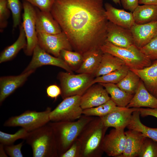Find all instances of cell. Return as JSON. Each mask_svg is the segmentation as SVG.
<instances>
[{
  "mask_svg": "<svg viewBox=\"0 0 157 157\" xmlns=\"http://www.w3.org/2000/svg\"><path fill=\"white\" fill-rule=\"evenodd\" d=\"M50 12L75 51L83 54L106 42L103 0H55Z\"/></svg>",
  "mask_w": 157,
  "mask_h": 157,
  "instance_id": "obj_1",
  "label": "cell"
},
{
  "mask_svg": "<svg viewBox=\"0 0 157 157\" xmlns=\"http://www.w3.org/2000/svg\"><path fill=\"white\" fill-rule=\"evenodd\" d=\"M108 128L98 117L87 124L77 138L81 144V157L102 156L103 140Z\"/></svg>",
  "mask_w": 157,
  "mask_h": 157,
  "instance_id": "obj_2",
  "label": "cell"
},
{
  "mask_svg": "<svg viewBox=\"0 0 157 157\" xmlns=\"http://www.w3.org/2000/svg\"><path fill=\"white\" fill-rule=\"evenodd\" d=\"M94 117L83 114L76 121L51 122L48 123L54 136L58 157L69 149L85 126Z\"/></svg>",
  "mask_w": 157,
  "mask_h": 157,
  "instance_id": "obj_3",
  "label": "cell"
},
{
  "mask_svg": "<svg viewBox=\"0 0 157 157\" xmlns=\"http://www.w3.org/2000/svg\"><path fill=\"white\" fill-rule=\"evenodd\" d=\"M25 140L32 149L33 157H58L54 136L48 124L28 132Z\"/></svg>",
  "mask_w": 157,
  "mask_h": 157,
  "instance_id": "obj_4",
  "label": "cell"
},
{
  "mask_svg": "<svg viewBox=\"0 0 157 157\" xmlns=\"http://www.w3.org/2000/svg\"><path fill=\"white\" fill-rule=\"evenodd\" d=\"M103 53H108L122 60L129 69H141L152 64L147 58L134 45L129 47H120L108 41L100 47Z\"/></svg>",
  "mask_w": 157,
  "mask_h": 157,
  "instance_id": "obj_5",
  "label": "cell"
},
{
  "mask_svg": "<svg viewBox=\"0 0 157 157\" xmlns=\"http://www.w3.org/2000/svg\"><path fill=\"white\" fill-rule=\"evenodd\" d=\"M94 75L85 73L73 74L67 72L58 74L61 90V96L64 99L74 96L82 95L91 86Z\"/></svg>",
  "mask_w": 157,
  "mask_h": 157,
  "instance_id": "obj_6",
  "label": "cell"
},
{
  "mask_svg": "<svg viewBox=\"0 0 157 157\" xmlns=\"http://www.w3.org/2000/svg\"><path fill=\"white\" fill-rule=\"evenodd\" d=\"M51 111V108L49 107L40 112L26 110L19 115L10 117L5 122L3 126H19L28 132H31L47 124L50 121L49 114Z\"/></svg>",
  "mask_w": 157,
  "mask_h": 157,
  "instance_id": "obj_7",
  "label": "cell"
},
{
  "mask_svg": "<svg viewBox=\"0 0 157 157\" xmlns=\"http://www.w3.org/2000/svg\"><path fill=\"white\" fill-rule=\"evenodd\" d=\"M81 96L69 97L63 99L49 114L50 121H73L83 115L80 105Z\"/></svg>",
  "mask_w": 157,
  "mask_h": 157,
  "instance_id": "obj_8",
  "label": "cell"
},
{
  "mask_svg": "<svg viewBox=\"0 0 157 157\" xmlns=\"http://www.w3.org/2000/svg\"><path fill=\"white\" fill-rule=\"evenodd\" d=\"M22 4L24 13L22 24L27 41V44L24 51L26 55L30 56L32 55L35 48L38 44L35 26V7L26 1H23Z\"/></svg>",
  "mask_w": 157,
  "mask_h": 157,
  "instance_id": "obj_9",
  "label": "cell"
},
{
  "mask_svg": "<svg viewBox=\"0 0 157 157\" xmlns=\"http://www.w3.org/2000/svg\"><path fill=\"white\" fill-rule=\"evenodd\" d=\"M38 44L48 53L58 58L64 49L72 51L70 43L63 31L56 34L37 33Z\"/></svg>",
  "mask_w": 157,
  "mask_h": 157,
  "instance_id": "obj_10",
  "label": "cell"
},
{
  "mask_svg": "<svg viewBox=\"0 0 157 157\" xmlns=\"http://www.w3.org/2000/svg\"><path fill=\"white\" fill-rule=\"evenodd\" d=\"M31 61L23 72L35 70L42 66L50 65L63 69L67 72L73 73L72 70L61 58L52 56L42 49L38 44L35 48Z\"/></svg>",
  "mask_w": 157,
  "mask_h": 157,
  "instance_id": "obj_11",
  "label": "cell"
},
{
  "mask_svg": "<svg viewBox=\"0 0 157 157\" xmlns=\"http://www.w3.org/2000/svg\"><path fill=\"white\" fill-rule=\"evenodd\" d=\"M126 136L124 129H113L104 138L103 149L109 156L119 157L125 148Z\"/></svg>",
  "mask_w": 157,
  "mask_h": 157,
  "instance_id": "obj_12",
  "label": "cell"
},
{
  "mask_svg": "<svg viewBox=\"0 0 157 157\" xmlns=\"http://www.w3.org/2000/svg\"><path fill=\"white\" fill-rule=\"evenodd\" d=\"M110 99L104 87L98 83L91 86L81 96L80 105L83 110L97 106Z\"/></svg>",
  "mask_w": 157,
  "mask_h": 157,
  "instance_id": "obj_13",
  "label": "cell"
},
{
  "mask_svg": "<svg viewBox=\"0 0 157 157\" xmlns=\"http://www.w3.org/2000/svg\"><path fill=\"white\" fill-rule=\"evenodd\" d=\"M138 108L120 107L107 115L100 117L105 126L118 129H124L129 124L133 112Z\"/></svg>",
  "mask_w": 157,
  "mask_h": 157,
  "instance_id": "obj_14",
  "label": "cell"
},
{
  "mask_svg": "<svg viewBox=\"0 0 157 157\" xmlns=\"http://www.w3.org/2000/svg\"><path fill=\"white\" fill-rule=\"evenodd\" d=\"M106 41L122 47H129L134 45L133 36L130 29L109 21L107 28Z\"/></svg>",
  "mask_w": 157,
  "mask_h": 157,
  "instance_id": "obj_15",
  "label": "cell"
},
{
  "mask_svg": "<svg viewBox=\"0 0 157 157\" xmlns=\"http://www.w3.org/2000/svg\"><path fill=\"white\" fill-rule=\"evenodd\" d=\"M130 30L134 45L140 49L149 42L157 34V21L142 24H135Z\"/></svg>",
  "mask_w": 157,
  "mask_h": 157,
  "instance_id": "obj_16",
  "label": "cell"
},
{
  "mask_svg": "<svg viewBox=\"0 0 157 157\" xmlns=\"http://www.w3.org/2000/svg\"><path fill=\"white\" fill-rule=\"evenodd\" d=\"M35 70L22 72L17 76H7L0 78V104L2 102L17 89L22 86Z\"/></svg>",
  "mask_w": 157,
  "mask_h": 157,
  "instance_id": "obj_17",
  "label": "cell"
},
{
  "mask_svg": "<svg viewBox=\"0 0 157 157\" xmlns=\"http://www.w3.org/2000/svg\"><path fill=\"white\" fill-rule=\"evenodd\" d=\"M36 29L37 33L56 34L62 31L59 24L50 12L40 10L35 7Z\"/></svg>",
  "mask_w": 157,
  "mask_h": 157,
  "instance_id": "obj_18",
  "label": "cell"
},
{
  "mask_svg": "<svg viewBox=\"0 0 157 157\" xmlns=\"http://www.w3.org/2000/svg\"><path fill=\"white\" fill-rule=\"evenodd\" d=\"M107 19L113 24L130 29L135 24L132 12L118 9L108 3L104 5Z\"/></svg>",
  "mask_w": 157,
  "mask_h": 157,
  "instance_id": "obj_19",
  "label": "cell"
},
{
  "mask_svg": "<svg viewBox=\"0 0 157 157\" xmlns=\"http://www.w3.org/2000/svg\"><path fill=\"white\" fill-rule=\"evenodd\" d=\"M126 144L123 153L119 157H138L146 137L141 132L131 129L125 132Z\"/></svg>",
  "mask_w": 157,
  "mask_h": 157,
  "instance_id": "obj_20",
  "label": "cell"
},
{
  "mask_svg": "<svg viewBox=\"0 0 157 157\" xmlns=\"http://www.w3.org/2000/svg\"><path fill=\"white\" fill-rule=\"evenodd\" d=\"M126 107L157 108V99L149 92L140 79L133 97Z\"/></svg>",
  "mask_w": 157,
  "mask_h": 157,
  "instance_id": "obj_21",
  "label": "cell"
},
{
  "mask_svg": "<svg viewBox=\"0 0 157 157\" xmlns=\"http://www.w3.org/2000/svg\"><path fill=\"white\" fill-rule=\"evenodd\" d=\"M130 69L139 76L149 92L157 99V60L143 69Z\"/></svg>",
  "mask_w": 157,
  "mask_h": 157,
  "instance_id": "obj_22",
  "label": "cell"
},
{
  "mask_svg": "<svg viewBox=\"0 0 157 157\" xmlns=\"http://www.w3.org/2000/svg\"><path fill=\"white\" fill-rule=\"evenodd\" d=\"M103 53L100 48L94 49L83 53L82 63L75 72L78 74L85 73L94 76L99 66Z\"/></svg>",
  "mask_w": 157,
  "mask_h": 157,
  "instance_id": "obj_23",
  "label": "cell"
},
{
  "mask_svg": "<svg viewBox=\"0 0 157 157\" xmlns=\"http://www.w3.org/2000/svg\"><path fill=\"white\" fill-rule=\"evenodd\" d=\"M27 41L22 25L20 26L19 36L17 40L12 44L5 48L1 53L0 63L12 60L22 49H25Z\"/></svg>",
  "mask_w": 157,
  "mask_h": 157,
  "instance_id": "obj_24",
  "label": "cell"
},
{
  "mask_svg": "<svg viewBox=\"0 0 157 157\" xmlns=\"http://www.w3.org/2000/svg\"><path fill=\"white\" fill-rule=\"evenodd\" d=\"M105 88L111 99L117 106L126 107L134 94L126 92L120 89L116 84L112 83H99Z\"/></svg>",
  "mask_w": 157,
  "mask_h": 157,
  "instance_id": "obj_25",
  "label": "cell"
},
{
  "mask_svg": "<svg viewBox=\"0 0 157 157\" xmlns=\"http://www.w3.org/2000/svg\"><path fill=\"white\" fill-rule=\"evenodd\" d=\"M126 65L119 58L108 53H103L94 77L102 76L119 69Z\"/></svg>",
  "mask_w": 157,
  "mask_h": 157,
  "instance_id": "obj_26",
  "label": "cell"
},
{
  "mask_svg": "<svg viewBox=\"0 0 157 157\" xmlns=\"http://www.w3.org/2000/svg\"><path fill=\"white\" fill-rule=\"evenodd\" d=\"M135 23L142 24L157 21V6L138 5L132 13Z\"/></svg>",
  "mask_w": 157,
  "mask_h": 157,
  "instance_id": "obj_27",
  "label": "cell"
},
{
  "mask_svg": "<svg viewBox=\"0 0 157 157\" xmlns=\"http://www.w3.org/2000/svg\"><path fill=\"white\" fill-rule=\"evenodd\" d=\"M140 112L138 109L134 111L131 120L126 127L128 129L139 131L146 137L157 141V128H150L143 124L140 120Z\"/></svg>",
  "mask_w": 157,
  "mask_h": 157,
  "instance_id": "obj_28",
  "label": "cell"
},
{
  "mask_svg": "<svg viewBox=\"0 0 157 157\" xmlns=\"http://www.w3.org/2000/svg\"><path fill=\"white\" fill-rule=\"evenodd\" d=\"M129 69L126 65L121 68L107 74L95 77L91 85L95 83H112L117 84L127 74Z\"/></svg>",
  "mask_w": 157,
  "mask_h": 157,
  "instance_id": "obj_29",
  "label": "cell"
},
{
  "mask_svg": "<svg viewBox=\"0 0 157 157\" xmlns=\"http://www.w3.org/2000/svg\"><path fill=\"white\" fill-rule=\"evenodd\" d=\"M140 80L139 76L129 69L126 75L116 85L123 91L134 94Z\"/></svg>",
  "mask_w": 157,
  "mask_h": 157,
  "instance_id": "obj_30",
  "label": "cell"
},
{
  "mask_svg": "<svg viewBox=\"0 0 157 157\" xmlns=\"http://www.w3.org/2000/svg\"><path fill=\"white\" fill-rule=\"evenodd\" d=\"M120 107L117 106L110 99L97 106L83 110V114L88 116L101 117L119 109Z\"/></svg>",
  "mask_w": 157,
  "mask_h": 157,
  "instance_id": "obj_31",
  "label": "cell"
},
{
  "mask_svg": "<svg viewBox=\"0 0 157 157\" xmlns=\"http://www.w3.org/2000/svg\"><path fill=\"white\" fill-rule=\"evenodd\" d=\"M60 58L75 71L81 66L83 59V54L76 51L64 49L60 53Z\"/></svg>",
  "mask_w": 157,
  "mask_h": 157,
  "instance_id": "obj_32",
  "label": "cell"
},
{
  "mask_svg": "<svg viewBox=\"0 0 157 157\" xmlns=\"http://www.w3.org/2000/svg\"><path fill=\"white\" fill-rule=\"evenodd\" d=\"M28 132L24 129L22 128L13 134L8 133L0 131V142L5 145L13 144L17 140L19 139L25 140Z\"/></svg>",
  "mask_w": 157,
  "mask_h": 157,
  "instance_id": "obj_33",
  "label": "cell"
},
{
  "mask_svg": "<svg viewBox=\"0 0 157 157\" xmlns=\"http://www.w3.org/2000/svg\"><path fill=\"white\" fill-rule=\"evenodd\" d=\"M8 6L12 15L14 28L19 25L21 22L22 5L20 0H7Z\"/></svg>",
  "mask_w": 157,
  "mask_h": 157,
  "instance_id": "obj_34",
  "label": "cell"
},
{
  "mask_svg": "<svg viewBox=\"0 0 157 157\" xmlns=\"http://www.w3.org/2000/svg\"><path fill=\"white\" fill-rule=\"evenodd\" d=\"M139 157H157V141L146 137Z\"/></svg>",
  "mask_w": 157,
  "mask_h": 157,
  "instance_id": "obj_35",
  "label": "cell"
},
{
  "mask_svg": "<svg viewBox=\"0 0 157 157\" xmlns=\"http://www.w3.org/2000/svg\"><path fill=\"white\" fill-rule=\"evenodd\" d=\"M140 50L151 61L157 60V34L149 42Z\"/></svg>",
  "mask_w": 157,
  "mask_h": 157,
  "instance_id": "obj_36",
  "label": "cell"
},
{
  "mask_svg": "<svg viewBox=\"0 0 157 157\" xmlns=\"http://www.w3.org/2000/svg\"><path fill=\"white\" fill-rule=\"evenodd\" d=\"M10 14L8 8L7 0H0V31L6 28L8 24L7 20Z\"/></svg>",
  "mask_w": 157,
  "mask_h": 157,
  "instance_id": "obj_37",
  "label": "cell"
},
{
  "mask_svg": "<svg viewBox=\"0 0 157 157\" xmlns=\"http://www.w3.org/2000/svg\"><path fill=\"white\" fill-rule=\"evenodd\" d=\"M81 143L77 138L69 149L60 157H81Z\"/></svg>",
  "mask_w": 157,
  "mask_h": 157,
  "instance_id": "obj_38",
  "label": "cell"
},
{
  "mask_svg": "<svg viewBox=\"0 0 157 157\" xmlns=\"http://www.w3.org/2000/svg\"><path fill=\"white\" fill-rule=\"evenodd\" d=\"M27 1L40 10L50 12L55 0H22Z\"/></svg>",
  "mask_w": 157,
  "mask_h": 157,
  "instance_id": "obj_39",
  "label": "cell"
},
{
  "mask_svg": "<svg viewBox=\"0 0 157 157\" xmlns=\"http://www.w3.org/2000/svg\"><path fill=\"white\" fill-rule=\"evenodd\" d=\"M23 142L16 145L13 144L4 145V148L7 155L10 157H23L21 149L23 145Z\"/></svg>",
  "mask_w": 157,
  "mask_h": 157,
  "instance_id": "obj_40",
  "label": "cell"
},
{
  "mask_svg": "<svg viewBox=\"0 0 157 157\" xmlns=\"http://www.w3.org/2000/svg\"><path fill=\"white\" fill-rule=\"evenodd\" d=\"M46 93L49 97L56 99L59 96L61 95V89L57 85H50L47 88Z\"/></svg>",
  "mask_w": 157,
  "mask_h": 157,
  "instance_id": "obj_41",
  "label": "cell"
},
{
  "mask_svg": "<svg viewBox=\"0 0 157 157\" xmlns=\"http://www.w3.org/2000/svg\"><path fill=\"white\" fill-rule=\"evenodd\" d=\"M139 0H120L121 3L125 9L133 13L139 5Z\"/></svg>",
  "mask_w": 157,
  "mask_h": 157,
  "instance_id": "obj_42",
  "label": "cell"
},
{
  "mask_svg": "<svg viewBox=\"0 0 157 157\" xmlns=\"http://www.w3.org/2000/svg\"><path fill=\"white\" fill-rule=\"evenodd\" d=\"M140 115L143 117L148 116H151L157 118V108H138Z\"/></svg>",
  "mask_w": 157,
  "mask_h": 157,
  "instance_id": "obj_43",
  "label": "cell"
},
{
  "mask_svg": "<svg viewBox=\"0 0 157 157\" xmlns=\"http://www.w3.org/2000/svg\"><path fill=\"white\" fill-rule=\"evenodd\" d=\"M139 3L157 6V0H139Z\"/></svg>",
  "mask_w": 157,
  "mask_h": 157,
  "instance_id": "obj_44",
  "label": "cell"
},
{
  "mask_svg": "<svg viewBox=\"0 0 157 157\" xmlns=\"http://www.w3.org/2000/svg\"><path fill=\"white\" fill-rule=\"evenodd\" d=\"M113 1L116 4H121L120 0H111Z\"/></svg>",
  "mask_w": 157,
  "mask_h": 157,
  "instance_id": "obj_45",
  "label": "cell"
}]
</instances>
